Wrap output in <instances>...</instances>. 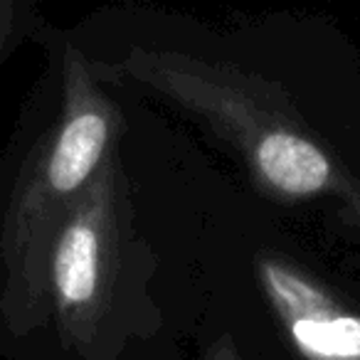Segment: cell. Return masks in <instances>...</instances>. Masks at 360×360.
<instances>
[{"label": "cell", "mask_w": 360, "mask_h": 360, "mask_svg": "<svg viewBox=\"0 0 360 360\" xmlns=\"http://www.w3.org/2000/svg\"><path fill=\"white\" fill-rule=\"evenodd\" d=\"M119 70L235 146L264 195L279 202L323 200L360 230V180L274 79L227 62L150 47H131Z\"/></svg>", "instance_id": "6da1fadb"}, {"label": "cell", "mask_w": 360, "mask_h": 360, "mask_svg": "<svg viewBox=\"0 0 360 360\" xmlns=\"http://www.w3.org/2000/svg\"><path fill=\"white\" fill-rule=\"evenodd\" d=\"M121 178L116 148L70 207L47 252L45 304L55 314L62 338L77 350L96 343L111 314L126 217Z\"/></svg>", "instance_id": "3957f363"}, {"label": "cell", "mask_w": 360, "mask_h": 360, "mask_svg": "<svg viewBox=\"0 0 360 360\" xmlns=\"http://www.w3.org/2000/svg\"><path fill=\"white\" fill-rule=\"evenodd\" d=\"M124 116L99 86L82 50L67 45L62 70V114L30 155L3 232L6 311L27 328L47 311L45 264L50 242L111 150L119 148Z\"/></svg>", "instance_id": "7a4b0ae2"}, {"label": "cell", "mask_w": 360, "mask_h": 360, "mask_svg": "<svg viewBox=\"0 0 360 360\" xmlns=\"http://www.w3.org/2000/svg\"><path fill=\"white\" fill-rule=\"evenodd\" d=\"M257 281L306 360H360V314L316 276L276 255L257 257Z\"/></svg>", "instance_id": "277c9868"}, {"label": "cell", "mask_w": 360, "mask_h": 360, "mask_svg": "<svg viewBox=\"0 0 360 360\" xmlns=\"http://www.w3.org/2000/svg\"><path fill=\"white\" fill-rule=\"evenodd\" d=\"M202 360H245V358H242L235 340H232L230 335H222V338H217L215 343L207 348V353Z\"/></svg>", "instance_id": "5b68a950"}, {"label": "cell", "mask_w": 360, "mask_h": 360, "mask_svg": "<svg viewBox=\"0 0 360 360\" xmlns=\"http://www.w3.org/2000/svg\"><path fill=\"white\" fill-rule=\"evenodd\" d=\"M13 27H15V6L8 0H0V57L13 37Z\"/></svg>", "instance_id": "8992f818"}]
</instances>
